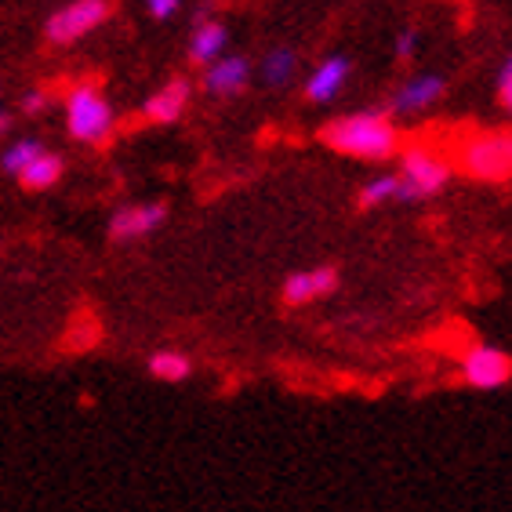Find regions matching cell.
<instances>
[{"label":"cell","mask_w":512,"mask_h":512,"mask_svg":"<svg viewBox=\"0 0 512 512\" xmlns=\"http://www.w3.org/2000/svg\"><path fill=\"white\" fill-rule=\"evenodd\" d=\"M462 378L473 389H502L512 378V360L509 353L494 349V345H473L462 356Z\"/></svg>","instance_id":"obj_6"},{"label":"cell","mask_w":512,"mask_h":512,"mask_svg":"<svg viewBox=\"0 0 512 512\" xmlns=\"http://www.w3.org/2000/svg\"><path fill=\"white\" fill-rule=\"evenodd\" d=\"M109 19V0H73L66 8H59L48 19L44 33L51 44H73V40L88 37L91 30H99Z\"/></svg>","instance_id":"obj_5"},{"label":"cell","mask_w":512,"mask_h":512,"mask_svg":"<svg viewBox=\"0 0 512 512\" xmlns=\"http://www.w3.org/2000/svg\"><path fill=\"white\" fill-rule=\"evenodd\" d=\"M149 375L160 382H186L189 378V360L175 349H160L149 356Z\"/></svg>","instance_id":"obj_15"},{"label":"cell","mask_w":512,"mask_h":512,"mask_svg":"<svg viewBox=\"0 0 512 512\" xmlns=\"http://www.w3.org/2000/svg\"><path fill=\"white\" fill-rule=\"evenodd\" d=\"M178 4H182V0H146V8L153 19H171L178 11Z\"/></svg>","instance_id":"obj_20"},{"label":"cell","mask_w":512,"mask_h":512,"mask_svg":"<svg viewBox=\"0 0 512 512\" xmlns=\"http://www.w3.org/2000/svg\"><path fill=\"white\" fill-rule=\"evenodd\" d=\"M44 106H48V95H44V91H26V95H22V113H40Z\"/></svg>","instance_id":"obj_22"},{"label":"cell","mask_w":512,"mask_h":512,"mask_svg":"<svg viewBox=\"0 0 512 512\" xmlns=\"http://www.w3.org/2000/svg\"><path fill=\"white\" fill-rule=\"evenodd\" d=\"M251 77V66L240 55H218L204 73V91L207 95H218V99H229V95H240Z\"/></svg>","instance_id":"obj_8"},{"label":"cell","mask_w":512,"mask_h":512,"mask_svg":"<svg viewBox=\"0 0 512 512\" xmlns=\"http://www.w3.org/2000/svg\"><path fill=\"white\" fill-rule=\"evenodd\" d=\"M349 80V62L345 59H327V62H320V66L313 69V77H309V84H306V95L313 102H331L342 91V84Z\"/></svg>","instance_id":"obj_12"},{"label":"cell","mask_w":512,"mask_h":512,"mask_svg":"<svg viewBox=\"0 0 512 512\" xmlns=\"http://www.w3.org/2000/svg\"><path fill=\"white\" fill-rule=\"evenodd\" d=\"M440 95H444V80L440 77H414L389 99V109H393V113H422V109L433 106Z\"/></svg>","instance_id":"obj_10"},{"label":"cell","mask_w":512,"mask_h":512,"mask_svg":"<svg viewBox=\"0 0 512 512\" xmlns=\"http://www.w3.org/2000/svg\"><path fill=\"white\" fill-rule=\"evenodd\" d=\"M19 178H22V186L33 189V193H37V189H51L62 178V157H55V153L44 149L33 164H26V168L19 171Z\"/></svg>","instance_id":"obj_14"},{"label":"cell","mask_w":512,"mask_h":512,"mask_svg":"<svg viewBox=\"0 0 512 512\" xmlns=\"http://www.w3.org/2000/svg\"><path fill=\"white\" fill-rule=\"evenodd\" d=\"M8 124H11V120H8V113H4V109H0V135H8Z\"/></svg>","instance_id":"obj_23"},{"label":"cell","mask_w":512,"mask_h":512,"mask_svg":"<svg viewBox=\"0 0 512 512\" xmlns=\"http://www.w3.org/2000/svg\"><path fill=\"white\" fill-rule=\"evenodd\" d=\"M338 287V273L331 266H320V269H309V273H291L284 280V298L291 306H306L313 298H324L331 295Z\"/></svg>","instance_id":"obj_9"},{"label":"cell","mask_w":512,"mask_h":512,"mask_svg":"<svg viewBox=\"0 0 512 512\" xmlns=\"http://www.w3.org/2000/svg\"><path fill=\"white\" fill-rule=\"evenodd\" d=\"M324 142L335 153L356 160H389L400 153V131L385 113H353V117H338L324 128Z\"/></svg>","instance_id":"obj_1"},{"label":"cell","mask_w":512,"mask_h":512,"mask_svg":"<svg viewBox=\"0 0 512 512\" xmlns=\"http://www.w3.org/2000/svg\"><path fill=\"white\" fill-rule=\"evenodd\" d=\"M186 102H189V80L175 77V80H168L157 95H149L146 99V117L157 120V124H171V120L182 117Z\"/></svg>","instance_id":"obj_11"},{"label":"cell","mask_w":512,"mask_h":512,"mask_svg":"<svg viewBox=\"0 0 512 512\" xmlns=\"http://www.w3.org/2000/svg\"><path fill=\"white\" fill-rule=\"evenodd\" d=\"M414 51H418V33L404 30L400 37H396V55H400V59H411Z\"/></svg>","instance_id":"obj_21"},{"label":"cell","mask_w":512,"mask_h":512,"mask_svg":"<svg viewBox=\"0 0 512 512\" xmlns=\"http://www.w3.org/2000/svg\"><path fill=\"white\" fill-rule=\"evenodd\" d=\"M498 99H502V106L512 113V55H509V62H505L502 77H498Z\"/></svg>","instance_id":"obj_19"},{"label":"cell","mask_w":512,"mask_h":512,"mask_svg":"<svg viewBox=\"0 0 512 512\" xmlns=\"http://www.w3.org/2000/svg\"><path fill=\"white\" fill-rule=\"evenodd\" d=\"M396 189H400V178H396V175L371 178V182L360 189V204L378 207V204H385V200H396Z\"/></svg>","instance_id":"obj_18"},{"label":"cell","mask_w":512,"mask_h":512,"mask_svg":"<svg viewBox=\"0 0 512 512\" xmlns=\"http://www.w3.org/2000/svg\"><path fill=\"white\" fill-rule=\"evenodd\" d=\"M226 26L222 22H197V30H193V40H189V59L200 62V66H211V62L226 51Z\"/></svg>","instance_id":"obj_13"},{"label":"cell","mask_w":512,"mask_h":512,"mask_svg":"<svg viewBox=\"0 0 512 512\" xmlns=\"http://www.w3.org/2000/svg\"><path fill=\"white\" fill-rule=\"evenodd\" d=\"M168 218V207L164 204H135V207H120L117 215L109 218V237L113 240H138L149 237L153 229Z\"/></svg>","instance_id":"obj_7"},{"label":"cell","mask_w":512,"mask_h":512,"mask_svg":"<svg viewBox=\"0 0 512 512\" xmlns=\"http://www.w3.org/2000/svg\"><path fill=\"white\" fill-rule=\"evenodd\" d=\"M451 178V164L444 157H436L429 146H407L400 153V200H422L436 197Z\"/></svg>","instance_id":"obj_3"},{"label":"cell","mask_w":512,"mask_h":512,"mask_svg":"<svg viewBox=\"0 0 512 512\" xmlns=\"http://www.w3.org/2000/svg\"><path fill=\"white\" fill-rule=\"evenodd\" d=\"M44 153V142H37V138H22V142H15V146L4 149V157H0V168L8 171V175H19L26 164H33V160Z\"/></svg>","instance_id":"obj_17"},{"label":"cell","mask_w":512,"mask_h":512,"mask_svg":"<svg viewBox=\"0 0 512 512\" xmlns=\"http://www.w3.org/2000/svg\"><path fill=\"white\" fill-rule=\"evenodd\" d=\"M458 168L480 182H509L512 178V131L473 135L458 146Z\"/></svg>","instance_id":"obj_2"},{"label":"cell","mask_w":512,"mask_h":512,"mask_svg":"<svg viewBox=\"0 0 512 512\" xmlns=\"http://www.w3.org/2000/svg\"><path fill=\"white\" fill-rule=\"evenodd\" d=\"M66 124L77 142H102L113 131V106L91 84H80L66 102Z\"/></svg>","instance_id":"obj_4"},{"label":"cell","mask_w":512,"mask_h":512,"mask_svg":"<svg viewBox=\"0 0 512 512\" xmlns=\"http://www.w3.org/2000/svg\"><path fill=\"white\" fill-rule=\"evenodd\" d=\"M262 77H266V84H273V88H284L287 80L295 77V51H287V48L269 51L266 62H262Z\"/></svg>","instance_id":"obj_16"}]
</instances>
